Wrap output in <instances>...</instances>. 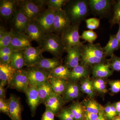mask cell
Listing matches in <instances>:
<instances>
[{
	"mask_svg": "<svg viewBox=\"0 0 120 120\" xmlns=\"http://www.w3.org/2000/svg\"><path fill=\"white\" fill-rule=\"evenodd\" d=\"M62 9L64 11L71 24L80 25L90 13L88 0H68Z\"/></svg>",
	"mask_w": 120,
	"mask_h": 120,
	"instance_id": "cell-1",
	"label": "cell"
},
{
	"mask_svg": "<svg viewBox=\"0 0 120 120\" xmlns=\"http://www.w3.org/2000/svg\"><path fill=\"white\" fill-rule=\"evenodd\" d=\"M43 52H49L60 59L65 51L61 36L54 33L46 34L40 46Z\"/></svg>",
	"mask_w": 120,
	"mask_h": 120,
	"instance_id": "cell-2",
	"label": "cell"
},
{
	"mask_svg": "<svg viewBox=\"0 0 120 120\" xmlns=\"http://www.w3.org/2000/svg\"><path fill=\"white\" fill-rule=\"evenodd\" d=\"M46 0H20L18 1V7L30 21L36 19L45 11Z\"/></svg>",
	"mask_w": 120,
	"mask_h": 120,
	"instance_id": "cell-3",
	"label": "cell"
},
{
	"mask_svg": "<svg viewBox=\"0 0 120 120\" xmlns=\"http://www.w3.org/2000/svg\"><path fill=\"white\" fill-rule=\"evenodd\" d=\"M80 25L71 24L64 30L61 35L65 49L77 45H83L80 41Z\"/></svg>",
	"mask_w": 120,
	"mask_h": 120,
	"instance_id": "cell-4",
	"label": "cell"
},
{
	"mask_svg": "<svg viewBox=\"0 0 120 120\" xmlns=\"http://www.w3.org/2000/svg\"><path fill=\"white\" fill-rule=\"evenodd\" d=\"M8 85L10 88L26 94L29 86L27 70L22 69L16 71Z\"/></svg>",
	"mask_w": 120,
	"mask_h": 120,
	"instance_id": "cell-5",
	"label": "cell"
},
{
	"mask_svg": "<svg viewBox=\"0 0 120 120\" xmlns=\"http://www.w3.org/2000/svg\"><path fill=\"white\" fill-rule=\"evenodd\" d=\"M55 15V12L47 8L35 19L46 34L53 32Z\"/></svg>",
	"mask_w": 120,
	"mask_h": 120,
	"instance_id": "cell-6",
	"label": "cell"
},
{
	"mask_svg": "<svg viewBox=\"0 0 120 120\" xmlns=\"http://www.w3.org/2000/svg\"><path fill=\"white\" fill-rule=\"evenodd\" d=\"M90 11L95 15L105 16L109 13L113 5L110 0H89Z\"/></svg>",
	"mask_w": 120,
	"mask_h": 120,
	"instance_id": "cell-7",
	"label": "cell"
},
{
	"mask_svg": "<svg viewBox=\"0 0 120 120\" xmlns=\"http://www.w3.org/2000/svg\"><path fill=\"white\" fill-rule=\"evenodd\" d=\"M29 79V86H38L49 80L50 74L35 67H29L27 69Z\"/></svg>",
	"mask_w": 120,
	"mask_h": 120,
	"instance_id": "cell-8",
	"label": "cell"
},
{
	"mask_svg": "<svg viewBox=\"0 0 120 120\" xmlns=\"http://www.w3.org/2000/svg\"><path fill=\"white\" fill-rule=\"evenodd\" d=\"M83 45L76 46L65 50L67 55L65 60L64 65L69 69L71 70L80 64Z\"/></svg>",
	"mask_w": 120,
	"mask_h": 120,
	"instance_id": "cell-9",
	"label": "cell"
},
{
	"mask_svg": "<svg viewBox=\"0 0 120 120\" xmlns=\"http://www.w3.org/2000/svg\"><path fill=\"white\" fill-rule=\"evenodd\" d=\"M26 34L31 41H35L40 46L46 34L36 20H34L29 22L26 29Z\"/></svg>",
	"mask_w": 120,
	"mask_h": 120,
	"instance_id": "cell-10",
	"label": "cell"
},
{
	"mask_svg": "<svg viewBox=\"0 0 120 120\" xmlns=\"http://www.w3.org/2000/svg\"><path fill=\"white\" fill-rule=\"evenodd\" d=\"M25 65L29 67H34L43 57V52L39 47L30 46L23 50Z\"/></svg>",
	"mask_w": 120,
	"mask_h": 120,
	"instance_id": "cell-11",
	"label": "cell"
},
{
	"mask_svg": "<svg viewBox=\"0 0 120 120\" xmlns=\"http://www.w3.org/2000/svg\"><path fill=\"white\" fill-rule=\"evenodd\" d=\"M107 57L99 43H89L82 46V57H95L106 60Z\"/></svg>",
	"mask_w": 120,
	"mask_h": 120,
	"instance_id": "cell-12",
	"label": "cell"
},
{
	"mask_svg": "<svg viewBox=\"0 0 120 120\" xmlns=\"http://www.w3.org/2000/svg\"><path fill=\"white\" fill-rule=\"evenodd\" d=\"M11 19L12 30L26 34V29L30 21L20 9L18 5Z\"/></svg>",
	"mask_w": 120,
	"mask_h": 120,
	"instance_id": "cell-13",
	"label": "cell"
},
{
	"mask_svg": "<svg viewBox=\"0 0 120 120\" xmlns=\"http://www.w3.org/2000/svg\"><path fill=\"white\" fill-rule=\"evenodd\" d=\"M71 24L70 20L63 9L55 12L53 33L61 36L64 30Z\"/></svg>",
	"mask_w": 120,
	"mask_h": 120,
	"instance_id": "cell-14",
	"label": "cell"
},
{
	"mask_svg": "<svg viewBox=\"0 0 120 120\" xmlns=\"http://www.w3.org/2000/svg\"><path fill=\"white\" fill-rule=\"evenodd\" d=\"M31 42L26 34L14 30L10 46L14 50H23L31 46Z\"/></svg>",
	"mask_w": 120,
	"mask_h": 120,
	"instance_id": "cell-15",
	"label": "cell"
},
{
	"mask_svg": "<svg viewBox=\"0 0 120 120\" xmlns=\"http://www.w3.org/2000/svg\"><path fill=\"white\" fill-rule=\"evenodd\" d=\"M18 1L16 0H1V17L7 20L11 19L18 5Z\"/></svg>",
	"mask_w": 120,
	"mask_h": 120,
	"instance_id": "cell-16",
	"label": "cell"
},
{
	"mask_svg": "<svg viewBox=\"0 0 120 120\" xmlns=\"http://www.w3.org/2000/svg\"><path fill=\"white\" fill-rule=\"evenodd\" d=\"M26 94L28 105L32 115L34 116L38 106L41 103L37 87L29 86Z\"/></svg>",
	"mask_w": 120,
	"mask_h": 120,
	"instance_id": "cell-17",
	"label": "cell"
},
{
	"mask_svg": "<svg viewBox=\"0 0 120 120\" xmlns=\"http://www.w3.org/2000/svg\"><path fill=\"white\" fill-rule=\"evenodd\" d=\"M64 102L63 98L60 95L53 92L46 100L44 103L46 109L55 114L59 112Z\"/></svg>",
	"mask_w": 120,
	"mask_h": 120,
	"instance_id": "cell-18",
	"label": "cell"
},
{
	"mask_svg": "<svg viewBox=\"0 0 120 120\" xmlns=\"http://www.w3.org/2000/svg\"><path fill=\"white\" fill-rule=\"evenodd\" d=\"M16 70L13 68L10 64L0 62V85L4 86L8 84L12 79Z\"/></svg>",
	"mask_w": 120,
	"mask_h": 120,
	"instance_id": "cell-19",
	"label": "cell"
},
{
	"mask_svg": "<svg viewBox=\"0 0 120 120\" xmlns=\"http://www.w3.org/2000/svg\"><path fill=\"white\" fill-rule=\"evenodd\" d=\"M93 77L95 78L104 79L111 76L113 71L110 68L109 62H102L92 67Z\"/></svg>",
	"mask_w": 120,
	"mask_h": 120,
	"instance_id": "cell-20",
	"label": "cell"
},
{
	"mask_svg": "<svg viewBox=\"0 0 120 120\" xmlns=\"http://www.w3.org/2000/svg\"><path fill=\"white\" fill-rule=\"evenodd\" d=\"M9 116L12 120H20L21 119L22 108L19 100L16 97L11 95L8 101Z\"/></svg>",
	"mask_w": 120,
	"mask_h": 120,
	"instance_id": "cell-21",
	"label": "cell"
},
{
	"mask_svg": "<svg viewBox=\"0 0 120 120\" xmlns=\"http://www.w3.org/2000/svg\"><path fill=\"white\" fill-rule=\"evenodd\" d=\"M90 73L89 67L80 63L71 70L69 79L72 82H75L88 77Z\"/></svg>",
	"mask_w": 120,
	"mask_h": 120,
	"instance_id": "cell-22",
	"label": "cell"
},
{
	"mask_svg": "<svg viewBox=\"0 0 120 120\" xmlns=\"http://www.w3.org/2000/svg\"><path fill=\"white\" fill-rule=\"evenodd\" d=\"M80 87L75 82H68L66 89L63 95V99L65 101H72L79 97Z\"/></svg>",
	"mask_w": 120,
	"mask_h": 120,
	"instance_id": "cell-23",
	"label": "cell"
},
{
	"mask_svg": "<svg viewBox=\"0 0 120 120\" xmlns=\"http://www.w3.org/2000/svg\"><path fill=\"white\" fill-rule=\"evenodd\" d=\"M60 65L59 58L55 57L51 58L43 57L34 67L49 73L52 70Z\"/></svg>",
	"mask_w": 120,
	"mask_h": 120,
	"instance_id": "cell-24",
	"label": "cell"
},
{
	"mask_svg": "<svg viewBox=\"0 0 120 120\" xmlns=\"http://www.w3.org/2000/svg\"><path fill=\"white\" fill-rule=\"evenodd\" d=\"M10 64L16 71L22 69L26 66L23 50H14Z\"/></svg>",
	"mask_w": 120,
	"mask_h": 120,
	"instance_id": "cell-25",
	"label": "cell"
},
{
	"mask_svg": "<svg viewBox=\"0 0 120 120\" xmlns=\"http://www.w3.org/2000/svg\"><path fill=\"white\" fill-rule=\"evenodd\" d=\"M49 81L54 92L60 95H63L66 89L68 83L66 80L50 76Z\"/></svg>",
	"mask_w": 120,
	"mask_h": 120,
	"instance_id": "cell-26",
	"label": "cell"
},
{
	"mask_svg": "<svg viewBox=\"0 0 120 120\" xmlns=\"http://www.w3.org/2000/svg\"><path fill=\"white\" fill-rule=\"evenodd\" d=\"M38 92L41 103L45 101L54 92L49 80L37 86Z\"/></svg>",
	"mask_w": 120,
	"mask_h": 120,
	"instance_id": "cell-27",
	"label": "cell"
},
{
	"mask_svg": "<svg viewBox=\"0 0 120 120\" xmlns=\"http://www.w3.org/2000/svg\"><path fill=\"white\" fill-rule=\"evenodd\" d=\"M120 48V44L116 38V34L111 35L109 40L106 45L103 47V49L107 56H111L114 54V52Z\"/></svg>",
	"mask_w": 120,
	"mask_h": 120,
	"instance_id": "cell-28",
	"label": "cell"
},
{
	"mask_svg": "<svg viewBox=\"0 0 120 120\" xmlns=\"http://www.w3.org/2000/svg\"><path fill=\"white\" fill-rule=\"evenodd\" d=\"M71 71V69L61 64L52 70L49 73L52 77L67 80L69 79Z\"/></svg>",
	"mask_w": 120,
	"mask_h": 120,
	"instance_id": "cell-29",
	"label": "cell"
},
{
	"mask_svg": "<svg viewBox=\"0 0 120 120\" xmlns=\"http://www.w3.org/2000/svg\"><path fill=\"white\" fill-rule=\"evenodd\" d=\"M82 104L85 111L92 113L98 114L103 109L96 101L91 99H85Z\"/></svg>",
	"mask_w": 120,
	"mask_h": 120,
	"instance_id": "cell-30",
	"label": "cell"
},
{
	"mask_svg": "<svg viewBox=\"0 0 120 120\" xmlns=\"http://www.w3.org/2000/svg\"><path fill=\"white\" fill-rule=\"evenodd\" d=\"M75 120H83L84 119L85 110L82 103L75 102L72 103L70 107Z\"/></svg>",
	"mask_w": 120,
	"mask_h": 120,
	"instance_id": "cell-31",
	"label": "cell"
},
{
	"mask_svg": "<svg viewBox=\"0 0 120 120\" xmlns=\"http://www.w3.org/2000/svg\"><path fill=\"white\" fill-rule=\"evenodd\" d=\"M82 82L80 90L90 98H92L94 95V90L92 81L88 77L82 79Z\"/></svg>",
	"mask_w": 120,
	"mask_h": 120,
	"instance_id": "cell-32",
	"label": "cell"
},
{
	"mask_svg": "<svg viewBox=\"0 0 120 120\" xmlns=\"http://www.w3.org/2000/svg\"><path fill=\"white\" fill-rule=\"evenodd\" d=\"M68 0H46V4L48 9L56 12L62 10Z\"/></svg>",
	"mask_w": 120,
	"mask_h": 120,
	"instance_id": "cell-33",
	"label": "cell"
},
{
	"mask_svg": "<svg viewBox=\"0 0 120 120\" xmlns=\"http://www.w3.org/2000/svg\"><path fill=\"white\" fill-rule=\"evenodd\" d=\"M13 51L10 46L0 49V62L10 64Z\"/></svg>",
	"mask_w": 120,
	"mask_h": 120,
	"instance_id": "cell-34",
	"label": "cell"
},
{
	"mask_svg": "<svg viewBox=\"0 0 120 120\" xmlns=\"http://www.w3.org/2000/svg\"><path fill=\"white\" fill-rule=\"evenodd\" d=\"M92 82L94 91L103 94L107 92L106 83L103 79L96 78Z\"/></svg>",
	"mask_w": 120,
	"mask_h": 120,
	"instance_id": "cell-35",
	"label": "cell"
},
{
	"mask_svg": "<svg viewBox=\"0 0 120 120\" xmlns=\"http://www.w3.org/2000/svg\"><path fill=\"white\" fill-rule=\"evenodd\" d=\"M14 30L12 29L5 32L3 37L0 38V49L10 46L13 38Z\"/></svg>",
	"mask_w": 120,
	"mask_h": 120,
	"instance_id": "cell-36",
	"label": "cell"
},
{
	"mask_svg": "<svg viewBox=\"0 0 120 120\" xmlns=\"http://www.w3.org/2000/svg\"><path fill=\"white\" fill-rule=\"evenodd\" d=\"M106 118L107 120H112L118 114L113 104H107L103 109Z\"/></svg>",
	"mask_w": 120,
	"mask_h": 120,
	"instance_id": "cell-37",
	"label": "cell"
},
{
	"mask_svg": "<svg viewBox=\"0 0 120 120\" xmlns=\"http://www.w3.org/2000/svg\"><path fill=\"white\" fill-rule=\"evenodd\" d=\"M98 35L96 32L92 30H87L83 32L80 38L88 42L89 43H94V42L97 39Z\"/></svg>",
	"mask_w": 120,
	"mask_h": 120,
	"instance_id": "cell-38",
	"label": "cell"
},
{
	"mask_svg": "<svg viewBox=\"0 0 120 120\" xmlns=\"http://www.w3.org/2000/svg\"><path fill=\"white\" fill-rule=\"evenodd\" d=\"M60 120H75L70 108H65L62 109L58 114Z\"/></svg>",
	"mask_w": 120,
	"mask_h": 120,
	"instance_id": "cell-39",
	"label": "cell"
},
{
	"mask_svg": "<svg viewBox=\"0 0 120 120\" xmlns=\"http://www.w3.org/2000/svg\"><path fill=\"white\" fill-rule=\"evenodd\" d=\"M109 62L112 70L113 71H120V57L114 54L111 56Z\"/></svg>",
	"mask_w": 120,
	"mask_h": 120,
	"instance_id": "cell-40",
	"label": "cell"
},
{
	"mask_svg": "<svg viewBox=\"0 0 120 120\" xmlns=\"http://www.w3.org/2000/svg\"><path fill=\"white\" fill-rule=\"evenodd\" d=\"M85 21L87 28L89 30H95L100 26V19L98 18H90L86 19Z\"/></svg>",
	"mask_w": 120,
	"mask_h": 120,
	"instance_id": "cell-41",
	"label": "cell"
},
{
	"mask_svg": "<svg viewBox=\"0 0 120 120\" xmlns=\"http://www.w3.org/2000/svg\"><path fill=\"white\" fill-rule=\"evenodd\" d=\"M110 26L116 24H118L120 22V7L114 6V10L112 17L109 21Z\"/></svg>",
	"mask_w": 120,
	"mask_h": 120,
	"instance_id": "cell-42",
	"label": "cell"
},
{
	"mask_svg": "<svg viewBox=\"0 0 120 120\" xmlns=\"http://www.w3.org/2000/svg\"><path fill=\"white\" fill-rule=\"evenodd\" d=\"M109 84L112 94H116L120 92V80H110Z\"/></svg>",
	"mask_w": 120,
	"mask_h": 120,
	"instance_id": "cell-43",
	"label": "cell"
},
{
	"mask_svg": "<svg viewBox=\"0 0 120 120\" xmlns=\"http://www.w3.org/2000/svg\"><path fill=\"white\" fill-rule=\"evenodd\" d=\"M0 111L9 116V105L8 102L5 99L0 98Z\"/></svg>",
	"mask_w": 120,
	"mask_h": 120,
	"instance_id": "cell-44",
	"label": "cell"
},
{
	"mask_svg": "<svg viewBox=\"0 0 120 120\" xmlns=\"http://www.w3.org/2000/svg\"><path fill=\"white\" fill-rule=\"evenodd\" d=\"M41 120H55L54 114L50 110L46 109L42 115Z\"/></svg>",
	"mask_w": 120,
	"mask_h": 120,
	"instance_id": "cell-45",
	"label": "cell"
},
{
	"mask_svg": "<svg viewBox=\"0 0 120 120\" xmlns=\"http://www.w3.org/2000/svg\"><path fill=\"white\" fill-rule=\"evenodd\" d=\"M98 116V114L92 113L85 111L84 119L86 120H96Z\"/></svg>",
	"mask_w": 120,
	"mask_h": 120,
	"instance_id": "cell-46",
	"label": "cell"
},
{
	"mask_svg": "<svg viewBox=\"0 0 120 120\" xmlns=\"http://www.w3.org/2000/svg\"><path fill=\"white\" fill-rule=\"evenodd\" d=\"M103 109L98 113V116L96 120H106Z\"/></svg>",
	"mask_w": 120,
	"mask_h": 120,
	"instance_id": "cell-47",
	"label": "cell"
},
{
	"mask_svg": "<svg viewBox=\"0 0 120 120\" xmlns=\"http://www.w3.org/2000/svg\"><path fill=\"white\" fill-rule=\"evenodd\" d=\"M6 96V93L4 87L0 85V98L5 99Z\"/></svg>",
	"mask_w": 120,
	"mask_h": 120,
	"instance_id": "cell-48",
	"label": "cell"
},
{
	"mask_svg": "<svg viewBox=\"0 0 120 120\" xmlns=\"http://www.w3.org/2000/svg\"><path fill=\"white\" fill-rule=\"evenodd\" d=\"M113 104L118 115H120V101L115 102Z\"/></svg>",
	"mask_w": 120,
	"mask_h": 120,
	"instance_id": "cell-49",
	"label": "cell"
},
{
	"mask_svg": "<svg viewBox=\"0 0 120 120\" xmlns=\"http://www.w3.org/2000/svg\"><path fill=\"white\" fill-rule=\"evenodd\" d=\"M7 31L5 29V28L2 27V26H0V38H1L3 35L4 34L5 32H7Z\"/></svg>",
	"mask_w": 120,
	"mask_h": 120,
	"instance_id": "cell-50",
	"label": "cell"
},
{
	"mask_svg": "<svg viewBox=\"0 0 120 120\" xmlns=\"http://www.w3.org/2000/svg\"><path fill=\"white\" fill-rule=\"evenodd\" d=\"M118 24L119 25V28H118V32L116 34V37L119 42L120 47V22Z\"/></svg>",
	"mask_w": 120,
	"mask_h": 120,
	"instance_id": "cell-51",
	"label": "cell"
},
{
	"mask_svg": "<svg viewBox=\"0 0 120 120\" xmlns=\"http://www.w3.org/2000/svg\"><path fill=\"white\" fill-rule=\"evenodd\" d=\"M112 120H120V115L116 116Z\"/></svg>",
	"mask_w": 120,
	"mask_h": 120,
	"instance_id": "cell-52",
	"label": "cell"
},
{
	"mask_svg": "<svg viewBox=\"0 0 120 120\" xmlns=\"http://www.w3.org/2000/svg\"><path fill=\"white\" fill-rule=\"evenodd\" d=\"M115 7H120V0H118L117 2L115 5Z\"/></svg>",
	"mask_w": 120,
	"mask_h": 120,
	"instance_id": "cell-53",
	"label": "cell"
},
{
	"mask_svg": "<svg viewBox=\"0 0 120 120\" xmlns=\"http://www.w3.org/2000/svg\"><path fill=\"white\" fill-rule=\"evenodd\" d=\"M20 120H22V119H20Z\"/></svg>",
	"mask_w": 120,
	"mask_h": 120,
	"instance_id": "cell-54",
	"label": "cell"
}]
</instances>
